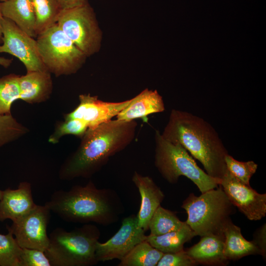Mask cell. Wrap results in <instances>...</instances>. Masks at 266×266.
<instances>
[{
    "label": "cell",
    "instance_id": "1",
    "mask_svg": "<svg viewBox=\"0 0 266 266\" xmlns=\"http://www.w3.org/2000/svg\"><path fill=\"white\" fill-rule=\"evenodd\" d=\"M135 120H111L88 128L76 150L62 164L59 178H88L99 171L110 157L126 148L135 138Z\"/></svg>",
    "mask_w": 266,
    "mask_h": 266
},
{
    "label": "cell",
    "instance_id": "2",
    "mask_svg": "<svg viewBox=\"0 0 266 266\" xmlns=\"http://www.w3.org/2000/svg\"><path fill=\"white\" fill-rule=\"evenodd\" d=\"M167 141L182 145L199 161L210 176L222 179L228 152L214 128L203 118L173 109L162 133Z\"/></svg>",
    "mask_w": 266,
    "mask_h": 266
},
{
    "label": "cell",
    "instance_id": "3",
    "mask_svg": "<svg viewBox=\"0 0 266 266\" xmlns=\"http://www.w3.org/2000/svg\"><path fill=\"white\" fill-rule=\"evenodd\" d=\"M45 204L65 221L108 226L118 221L124 207L117 193L110 188H98L90 180L68 191H55Z\"/></svg>",
    "mask_w": 266,
    "mask_h": 266
},
{
    "label": "cell",
    "instance_id": "4",
    "mask_svg": "<svg viewBox=\"0 0 266 266\" xmlns=\"http://www.w3.org/2000/svg\"><path fill=\"white\" fill-rule=\"evenodd\" d=\"M100 236L98 227L90 223L70 231L57 228L49 234L44 253L51 266H93L99 263L96 249Z\"/></svg>",
    "mask_w": 266,
    "mask_h": 266
},
{
    "label": "cell",
    "instance_id": "5",
    "mask_svg": "<svg viewBox=\"0 0 266 266\" xmlns=\"http://www.w3.org/2000/svg\"><path fill=\"white\" fill-rule=\"evenodd\" d=\"M155 166L168 183L175 184L180 176H184L198 187L201 193L220 184L221 179L208 175L182 145L167 141L158 130L155 131Z\"/></svg>",
    "mask_w": 266,
    "mask_h": 266
},
{
    "label": "cell",
    "instance_id": "6",
    "mask_svg": "<svg viewBox=\"0 0 266 266\" xmlns=\"http://www.w3.org/2000/svg\"><path fill=\"white\" fill-rule=\"evenodd\" d=\"M181 207L188 215L186 223L197 235L202 236L211 234L223 235V228L231 220L234 206L219 185L200 196L190 194Z\"/></svg>",
    "mask_w": 266,
    "mask_h": 266
},
{
    "label": "cell",
    "instance_id": "7",
    "mask_svg": "<svg viewBox=\"0 0 266 266\" xmlns=\"http://www.w3.org/2000/svg\"><path fill=\"white\" fill-rule=\"evenodd\" d=\"M36 37L38 53L43 65L47 71L57 77L76 73L87 58L57 23Z\"/></svg>",
    "mask_w": 266,
    "mask_h": 266
},
{
    "label": "cell",
    "instance_id": "8",
    "mask_svg": "<svg viewBox=\"0 0 266 266\" xmlns=\"http://www.w3.org/2000/svg\"><path fill=\"white\" fill-rule=\"evenodd\" d=\"M56 23L87 57L99 51L102 33L94 10L89 2L62 9Z\"/></svg>",
    "mask_w": 266,
    "mask_h": 266
},
{
    "label": "cell",
    "instance_id": "9",
    "mask_svg": "<svg viewBox=\"0 0 266 266\" xmlns=\"http://www.w3.org/2000/svg\"><path fill=\"white\" fill-rule=\"evenodd\" d=\"M51 210L45 203L37 205L28 214L15 222L7 230L13 233L21 248L35 249L45 252L49 244L47 228L51 217Z\"/></svg>",
    "mask_w": 266,
    "mask_h": 266
},
{
    "label": "cell",
    "instance_id": "10",
    "mask_svg": "<svg viewBox=\"0 0 266 266\" xmlns=\"http://www.w3.org/2000/svg\"><path fill=\"white\" fill-rule=\"evenodd\" d=\"M1 25L3 36L0 53L18 58L27 72L47 70L39 54L36 40L7 18L3 17Z\"/></svg>",
    "mask_w": 266,
    "mask_h": 266
},
{
    "label": "cell",
    "instance_id": "11",
    "mask_svg": "<svg viewBox=\"0 0 266 266\" xmlns=\"http://www.w3.org/2000/svg\"><path fill=\"white\" fill-rule=\"evenodd\" d=\"M145 231L137 223L136 215L132 214L125 218L116 233L105 242H97L96 257L97 261L105 262L114 259L120 261L137 244L146 240Z\"/></svg>",
    "mask_w": 266,
    "mask_h": 266
},
{
    "label": "cell",
    "instance_id": "12",
    "mask_svg": "<svg viewBox=\"0 0 266 266\" xmlns=\"http://www.w3.org/2000/svg\"><path fill=\"white\" fill-rule=\"evenodd\" d=\"M231 202L249 220H260L266 214V194H260L227 170L220 184Z\"/></svg>",
    "mask_w": 266,
    "mask_h": 266
},
{
    "label": "cell",
    "instance_id": "13",
    "mask_svg": "<svg viewBox=\"0 0 266 266\" xmlns=\"http://www.w3.org/2000/svg\"><path fill=\"white\" fill-rule=\"evenodd\" d=\"M79 100L78 106L66 114L65 119H79L84 122L88 128H93L112 120L128 105L132 99L121 102H107L88 94L80 95Z\"/></svg>",
    "mask_w": 266,
    "mask_h": 266
},
{
    "label": "cell",
    "instance_id": "14",
    "mask_svg": "<svg viewBox=\"0 0 266 266\" xmlns=\"http://www.w3.org/2000/svg\"><path fill=\"white\" fill-rule=\"evenodd\" d=\"M37 204L33 200L31 184L21 182L17 189L3 190L0 200V222L10 219L15 222L33 209Z\"/></svg>",
    "mask_w": 266,
    "mask_h": 266
},
{
    "label": "cell",
    "instance_id": "15",
    "mask_svg": "<svg viewBox=\"0 0 266 266\" xmlns=\"http://www.w3.org/2000/svg\"><path fill=\"white\" fill-rule=\"evenodd\" d=\"M132 181L138 189L141 198L139 210L136 215L138 225L146 232L149 230L151 218L161 205L165 195L160 188L148 176L134 171Z\"/></svg>",
    "mask_w": 266,
    "mask_h": 266
},
{
    "label": "cell",
    "instance_id": "16",
    "mask_svg": "<svg viewBox=\"0 0 266 266\" xmlns=\"http://www.w3.org/2000/svg\"><path fill=\"white\" fill-rule=\"evenodd\" d=\"M19 99L29 103L47 100L53 90L51 73L47 70L27 72L19 76Z\"/></svg>",
    "mask_w": 266,
    "mask_h": 266
},
{
    "label": "cell",
    "instance_id": "17",
    "mask_svg": "<svg viewBox=\"0 0 266 266\" xmlns=\"http://www.w3.org/2000/svg\"><path fill=\"white\" fill-rule=\"evenodd\" d=\"M165 110L162 96L156 90L145 89L132 99L131 102L116 116V119L131 121L145 118L148 115Z\"/></svg>",
    "mask_w": 266,
    "mask_h": 266
},
{
    "label": "cell",
    "instance_id": "18",
    "mask_svg": "<svg viewBox=\"0 0 266 266\" xmlns=\"http://www.w3.org/2000/svg\"><path fill=\"white\" fill-rule=\"evenodd\" d=\"M224 234H208L201 236L198 243L185 251L198 264L225 265L228 260L224 254Z\"/></svg>",
    "mask_w": 266,
    "mask_h": 266
},
{
    "label": "cell",
    "instance_id": "19",
    "mask_svg": "<svg viewBox=\"0 0 266 266\" xmlns=\"http://www.w3.org/2000/svg\"><path fill=\"white\" fill-rule=\"evenodd\" d=\"M3 17L7 18L22 30L36 37V19L32 0H7L0 2Z\"/></svg>",
    "mask_w": 266,
    "mask_h": 266
},
{
    "label": "cell",
    "instance_id": "20",
    "mask_svg": "<svg viewBox=\"0 0 266 266\" xmlns=\"http://www.w3.org/2000/svg\"><path fill=\"white\" fill-rule=\"evenodd\" d=\"M224 254L228 260H236L243 257L256 254L260 251L254 242L249 241L242 235L241 229L229 220L225 225Z\"/></svg>",
    "mask_w": 266,
    "mask_h": 266
},
{
    "label": "cell",
    "instance_id": "21",
    "mask_svg": "<svg viewBox=\"0 0 266 266\" xmlns=\"http://www.w3.org/2000/svg\"><path fill=\"white\" fill-rule=\"evenodd\" d=\"M196 235L185 222L177 230L159 235H146V240L164 254L171 253L183 250L184 244Z\"/></svg>",
    "mask_w": 266,
    "mask_h": 266
},
{
    "label": "cell",
    "instance_id": "22",
    "mask_svg": "<svg viewBox=\"0 0 266 266\" xmlns=\"http://www.w3.org/2000/svg\"><path fill=\"white\" fill-rule=\"evenodd\" d=\"M164 253L145 240L120 260L118 266H156Z\"/></svg>",
    "mask_w": 266,
    "mask_h": 266
},
{
    "label": "cell",
    "instance_id": "23",
    "mask_svg": "<svg viewBox=\"0 0 266 266\" xmlns=\"http://www.w3.org/2000/svg\"><path fill=\"white\" fill-rule=\"evenodd\" d=\"M36 19V33L56 23L62 10L57 0H32Z\"/></svg>",
    "mask_w": 266,
    "mask_h": 266
},
{
    "label": "cell",
    "instance_id": "24",
    "mask_svg": "<svg viewBox=\"0 0 266 266\" xmlns=\"http://www.w3.org/2000/svg\"><path fill=\"white\" fill-rule=\"evenodd\" d=\"M185 222L180 221L172 211L160 205L150 221V234L159 235L180 229Z\"/></svg>",
    "mask_w": 266,
    "mask_h": 266
},
{
    "label": "cell",
    "instance_id": "25",
    "mask_svg": "<svg viewBox=\"0 0 266 266\" xmlns=\"http://www.w3.org/2000/svg\"><path fill=\"white\" fill-rule=\"evenodd\" d=\"M13 73L0 77V114H11L12 104L19 100V77Z\"/></svg>",
    "mask_w": 266,
    "mask_h": 266
},
{
    "label": "cell",
    "instance_id": "26",
    "mask_svg": "<svg viewBox=\"0 0 266 266\" xmlns=\"http://www.w3.org/2000/svg\"><path fill=\"white\" fill-rule=\"evenodd\" d=\"M21 250L10 231L0 233V266H21Z\"/></svg>",
    "mask_w": 266,
    "mask_h": 266
},
{
    "label": "cell",
    "instance_id": "27",
    "mask_svg": "<svg viewBox=\"0 0 266 266\" xmlns=\"http://www.w3.org/2000/svg\"><path fill=\"white\" fill-rule=\"evenodd\" d=\"M29 130L11 114H0V148L26 134Z\"/></svg>",
    "mask_w": 266,
    "mask_h": 266
},
{
    "label": "cell",
    "instance_id": "28",
    "mask_svg": "<svg viewBox=\"0 0 266 266\" xmlns=\"http://www.w3.org/2000/svg\"><path fill=\"white\" fill-rule=\"evenodd\" d=\"M88 129V125L77 119H65L56 126L54 132L49 137L48 142L52 144L58 143L64 135L71 134L81 138Z\"/></svg>",
    "mask_w": 266,
    "mask_h": 266
},
{
    "label": "cell",
    "instance_id": "29",
    "mask_svg": "<svg viewBox=\"0 0 266 266\" xmlns=\"http://www.w3.org/2000/svg\"><path fill=\"white\" fill-rule=\"evenodd\" d=\"M226 166L229 172L242 183L250 185L251 177L256 172L258 165L253 161H238L229 154L225 158Z\"/></svg>",
    "mask_w": 266,
    "mask_h": 266
},
{
    "label": "cell",
    "instance_id": "30",
    "mask_svg": "<svg viewBox=\"0 0 266 266\" xmlns=\"http://www.w3.org/2000/svg\"><path fill=\"white\" fill-rule=\"evenodd\" d=\"M21 266H51L44 252L35 249L22 248Z\"/></svg>",
    "mask_w": 266,
    "mask_h": 266
},
{
    "label": "cell",
    "instance_id": "31",
    "mask_svg": "<svg viewBox=\"0 0 266 266\" xmlns=\"http://www.w3.org/2000/svg\"><path fill=\"white\" fill-rule=\"evenodd\" d=\"M198 264L184 249L171 253H164L157 266H193Z\"/></svg>",
    "mask_w": 266,
    "mask_h": 266
},
{
    "label": "cell",
    "instance_id": "32",
    "mask_svg": "<svg viewBox=\"0 0 266 266\" xmlns=\"http://www.w3.org/2000/svg\"><path fill=\"white\" fill-rule=\"evenodd\" d=\"M256 244L260 251V254L266 256V224L259 229L254 239L253 240Z\"/></svg>",
    "mask_w": 266,
    "mask_h": 266
},
{
    "label": "cell",
    "instance_id": "33",
    "mask_svg": "<svg viewBox=\"0 0 266 266\" xmlns=\"http://www.w3.org/2000/svg\"><path fill=\"white\" fill-rule=\"evenodd\" d=\"M62 9L70 8L86 4L88 0H57Z\"/></svg>",
    "mask_w": 266,
    "mask_h": 266
},
{
    "label": "cell",
    "instance_id": "34",
    "mask_svg": "<svg viewBox=\"0 0 266 266\" xmlns=\"http://www.w3.org/2000/svg\"><path fill=\"white\" fill-rule=\"evenodd\" d=\"M12 60L6 59L3 57H0V65L5 68H7L10 66Z\"/></svg>",
    "mask_w": 266,
    "mask_h": 266
},
{
    "label": "cell",
    "instance_id": "35",
    "mask_svg": "<svg viewBox=\"0 0 266 266\" xmlns=\"http://www.w3.org/2000/svg\"><path fill=\"white\" fill-rule=\"evenodd\" d=\"M3 18V16L2 15L1 9H0V45L2 42V25H1V21Z\"/></svg>",
    "mask_w": 266,
    "mask_h": 266
},
{
    "label": "cell",
    "instance_id": "36",
    "mask_svg": "<svg viewBox=\"0 0 266 266\" xmlns=\"http://www.w3.org/2000/svg\"><path fill=\"white\" fill-rule=\"evenodd\" d=\"M3 194V190L0 189V200L1 199Z\"/></svg>",
    "mask_w": 266,
    "mask_h": 266
},
{
    "label": "cell",
    "instance_id": "37",
    "mask_svg": "<svg viewBox=\"0 0 266 266\" xmlns=\"http://www.w3.org/2000/svg\"><path fill=\"white\" fill-rule=\"evenodd\" d=\"M1 1H5V0H0Z\"/></svg>",
    "mask_w": 266,
    "mask_h": 266
}]
</instances>
